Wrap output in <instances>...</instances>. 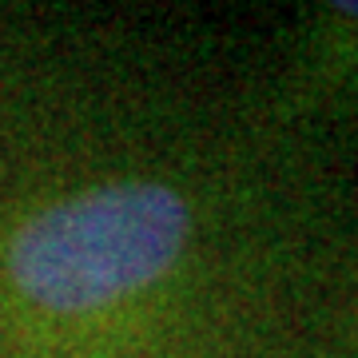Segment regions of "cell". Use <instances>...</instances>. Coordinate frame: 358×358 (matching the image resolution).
Listing matches in <instances>:
<instances>
[{
    "mask_svg": "<svg viewBox=\"0 0 358 358\" xmlns=\"http://www.w3.org/2000/svg\"><path fill=\"white\" fill-rule=\"evenodd\" d=\"M195 211L164 179L115 176L52 195L0 239V279L52 322H92L140 303L183 263Z\"/></svg>",
    "mask_w": 358,
    "mask_h": 358,
    "instance_id": "obj_1",
    "label": "cell"
},
{
    "mask_svg": "<svg viewBox=\"0 0 358 358\" xmlns=\"http://www.w3.org/2000/svg\"><path fill=\"white\" fill-rule=\"evenodd\" d=\"M358 88V0H331L299 24L291 64L279 80L275 112L282 120L315 112Z\"/></svg>",
    "mask_w": 358,
    "mask_h": 358,
    "instance_id": "obj_2",
    "label": "cell"
},
{
    "mask_svg": "<svg viewBox=\"0 0 358 358\" xmlns=\"http://www.w3.org/2000/svg\"><path fill=\"white\" fill-rule=\"evenodd\" d=\"M331 358H358V291L346 307L343 322L334 327V343H331Z\"/></svg>",
    "mask_w": 358,
    "mask_h": 358,
    "instance_id": "obj_3",
    "label": "cell"
}]
</instances>
